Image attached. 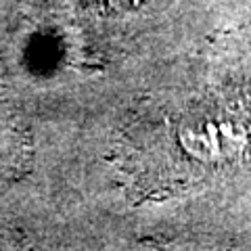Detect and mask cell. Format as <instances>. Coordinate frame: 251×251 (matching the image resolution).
<instances>
[{"instance_id":"6da1fadb","label":"cell","mask_w":251,"mask_h":251,"mask_svg":"<svg viewBox=\"0 0 251 251\" xmlns=\"http://www.w3.org/2000/svg\"><path fill=\"white\" fill-rule=\"evenodd\" d=\"M103 2L113 6V9H132V6H138L147 2V0H103Z\"/></svg>"}]
</instances>
